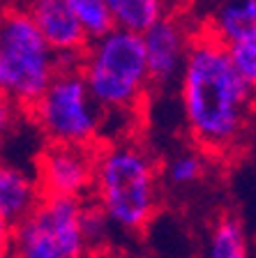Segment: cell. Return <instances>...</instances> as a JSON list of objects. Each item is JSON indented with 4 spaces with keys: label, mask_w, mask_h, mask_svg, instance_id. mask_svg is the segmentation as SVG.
Wrapping results in <instances>:
<instances>
[{
    "label": "cell",
    "mask_w": 256,
    "mask_h": 258,
    "mask_svg": "<svg viewBox=\"0 0 256 258\" xmlns=\"http://www.w3.org/2000/svg\"><path fill=\"white\" fill-rule=\"evenodd\" d=\"M206 173V159L201 152L182 150L169 157L164 164V180L171 187H189L198 182Z\"/></svg>",
    "instance_id": "15"
},
{
    "label": "cell",
    "mask_w": 256,
    "mask_h": 258,
    "mask_svg": "<svg viewBox=\"0 0 256 258\" xmlns=\"http://www.w3.org/2000/svg\"><path fill=\"white\" fill-rule=\"evenodd\" d=\"M206 258H249V242L240 219L235 217L217 219L208 237Z\"/></svg>",
    "instance_id": "13"
},
{
    "label": "cell",
    "mask_w": 256,
    "mask_h": 258,
    "mask_svg": "<svg viewBox=\"0 0 256 258\" xmlns=\"http://www.w3.org/2000/svg\"><path fill=\"white\" fill-rule=\"evenodd\" d=\"M12 258H16V256H12Z\"/></svg>",
    "instance_id": "23"
},
{
    "label": "cell",
    "mask_w": 256,
    "mask_h": 258,
    "mask_svg": "<svg viewBox=\"0 0 256 258\" xmlns=\"http://www.w3.org/2000/svg\"><path fill=\"white\" fill-rule=\"evenodd\" d=\"M81 201L42 196L26 221L14 226L16 258H88V247L79 226Z\"/></svg>",
    "instance_id": "6"
},
{
    "label": "cell",
    "mask_w": 256,
    "mask_h": 258,
    "mask_svg": "<svg viewBox=\"0 0 256 258\" xmlns=\"http://www.w3.org/2000/svg\"><path fill=\"white\" fill-rule=\"evenodd\" d=\"M141 42H143L150 83L169 86L180 79L192 35L187 32L185 23L178 16H162L145 32H141Z\"/></svg>",
    "instance_id": "9"
},
{
    "label": "cell",
    "mask_w": 256,
    "mask_h": 258,
    "mask_svg": "<svg viewBox=\"0 0 256 258\" xmlns=\"http://www.w3.org/2000/svg\"><path fill=\"white\" fill-rule=\"evenodd\" d=\"M229 55L233 67L238 70V74L242 76V81L256 95V37L229 46Z\"/></svg>",
    "instance_id": "17"
},
{
    "label": "cell",
    "mask_w": 256,
    "mask_h": 258,
    "mask_svg": "<svg viewBox=\"0 0 256 258\" xmlns=\"http://www.w3.org/2000/svg\"><path fill=\"white\" fill-rule=\"evenodd\" d=\"M178 86L194 143L213 155L235 150L249 127L256 95L233 67L229 48L208 32L192 37Z\"/></svg>",
    "instance_id": "1"
},
{
    "label": "cell",
    "mask_w": 256,
    "mask_h": 258,
    "mask_svg": "<svg viewBox=\"0 0 256 258\" xmlns=\"http://www.w3.org/2000/svg\"><path fill=\"white\" fill-rule=\"evenodd\" d=\"M97 258H134V256H129V253H125V251H104Z\"/></svg>",
    "instance_id": "20"
},
{
    "label": "cell",
    "mask_w": 256,
    "mask_h": 258,
    "mask_svg": "<svg viewBox=\"0 0 256 258\" xmlns=\"http://www.w3.org/2000/svg\"><path fill=\"white\" fill-rule=\"evenodd\" d=\"M19 104L12 102L5 92H0V139L7 136L14 129L16 120H19Z\"/></svg>",
    "instance_id": "18"
},
{
    "label": "cell",
    "mask_w": 256,
    "mask_h": 258,
    "mask_svg": "<svg viewBox=\"0 0 256 258\" xmlns=\"http://www.w3.org/2000/svg\"><path fill=\"white\" fill-rule=\"evenodd\" d=\"M79 226H81V235H83V240H85V247H88L90 253L97 251L101 244H107L111 221L107 219V215L101 212L99 205H83L81 203Z\"/></svg>",
    "instance_id": "16"
},
{
    "label": "cell",
    "mask_w": 256,
    "mask_h": 258,
    "mask_svg": "<svg viewBox=\"0 0 256 258\" xmlns=\"http://www.w3.org/2000/svg\"><path fill=\"white\" fill-rule=\"evenodd\" d=\"M208 35L222 46L256 37V0H226L208 21Z\"/></svg>",
    "instance_id": "11"
},
{
    "label": "cell",
    "mask_w": 256,
    "mask_h": 258,
    "mask_svg": "<svg viewBox=\"0 0 256 258\" xmlns=\"http://www.w3.org/2000/svg\"><path fill=\"white\" fill-rule=\"evenodd\" d=\"M58 74V58L23 5L0 12V92L30 111Z\"/></svg>",
    "instance_id": "4"
},
{
    "label": "cell",
    "mask_w": 256,
    "mask_h": 258,
    "mask_svg": "<svg viewBox=\"0 0 256 258\" xmlns=\"http://www.w3.org/2000/svg\"><path fill=\"white\" fill-rule=\"evenodd\" d=\"M42 201L39 184L23 168L0 161V215L12 226H19L35 212Z\"/></svg>",
    "instance_id": "10"
},
{
    "label": "cell",
    "mask_w": 256,
    "mask_h": 258,
    "mask_svg": "<svg viewBox=\"0 0 256 258\" xmlns=\"http://www.w3.org/2000/svg\"><path fill=\"white\" fill-rule=\"evenodd\" d=\"M67 5L76 16L81 30L85 32L88 42L104 37L116 28L107 0H67Z\"/></svg>",
    "instance_id": "14"
},
{
    "label": "cell",
    "mask_w": 256,
    "mask_h": 258,
    "mask_svg": "<svg viewBox=\"0 0 256 258\" xmlns=\"http://www.w3.org/2000/svg\"><path fill=\"white\" fill-rule=\"evenodd\" d=\"M92 191L111 226L139 233L160 208V168L136 143H113L95 155Z\"/></svg>",
    "instance_id": "2"
},
{
    "label": "cell",
    "mask_w": 256,
    "mask_h": 258,
    "mask_svg": "<svg viewBox=\"0 0 256 258\" xmlns=\"http://www.w3.org/2000/svg\"><path fill=\"white\" fill-rule=\"evenodd\" d=\"M5 7H7V5H5V0H0V12L5 10Z\"/></svg>",
    "instance_id": "22"
},
{
    "label": "cell",
    "mask_w": 256,
    "mask_h": 258,
    "mask_svg": "<svg viewBox=\"0 0 256 258\" xmlns=\"http://www.w3.org/2000/svg\"><path fill=\"white\" fill-rule=\"evenodd\" d=\"M95 155L90 148L51 143L37 164V184L42 196H63L81 201L92 191Z\"/></svg>",
    "instance_id": "7"
},
{
    "label": "cell",
    "mask_w": 256,
    "mask_h": 258,
    "mask_svg": "<svg viewBox=\"0 0 256 258\" xmlns=\"http://www.w3.org/2000/svg\"><path fill=\"white\" fill-rule=\"evenodd\" d=\"M23 7L46 46L58 58V72L79 70V60L88 46V37L72 14L67 0H28Z\"/></svg>",
    "instance_id": "8"
},
{
    "label": "cell",
    "mask_w": 256,
    "mask_h": 258,
    "mask_svg": "<svg viewBox=\"0 0 256 258\" xmlns=\"http://www.w3.org/2000/svg\"><path fill=\"white\" fill-rule=\"evenodd\" d=\"M14 247V226L0 215V258H12Z\"/></svg>",
    "instance_id": "19"
},
{
    "label": "cell",
    "mask_w": 256,
    "mask_h": 258,
    "mask_svg": "<svg viewBox=\"0 0 256 258\" xmlns=\"http://www.w3.org/2000/svg\"><path fill=\"white\" fill-rule=\"evenodd\" d=\"M116 28L129 32H145L152 23L169 14V0H107Z\"/></svg>",
    "instance_id": "12"
},
{
    "label": "cell",
    "mask_w": 256,
    "mask_h": 258,
    "mask_svg": "<svg viewBox=\"0 0 256 258\" xmlns=\"http://www.w3.org/2000/svg\"><path fill=\"white\" fill-rule=\"evenodd\" d=\"M79 74L104 113L134 108L150 86L141 35L113 28L109 35L88 42Z\"/></svg>",
    "instance_id": "3"
},
{
    "label": "cell",
    "mask_w": 256,
    "mask_h": 258,
    "mask_svg": "<svg viewBox=\"0 0 256 258\" xmlns=\"http://www.w3.org/2000/svg\"><path fill=\"white\" fill-rule=\"evenodd\" d=\"M30 111L46 139L58 145L90 148L104 122V111L88 92L79 70H60Z\"/></svg>",
    "instance_id": "5"
},
{
    "label": "cell",
    "mask_w": 256,
    "mask_h": 258,
    "mask_svg": "<svg viewBox=\"0 0 256 258\" xmlns=\"http://www.w3.org/2000/svg\"><path fill=\"white\" fill-rule=\"evenodd\" d=\"M10 3H12V5H26L28 0H10Z\"/></svg>",
    "instance_id": "21"
}]
</instances>
